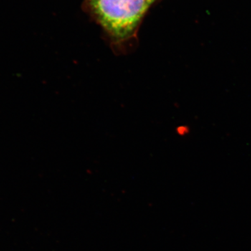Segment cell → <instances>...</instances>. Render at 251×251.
<instances>
[{
  "instance_id": "cell-1",
  "label": "cell",
  "mask_w": 251,
  "mask_h": 251,
  "mask_svg": "<svg viewBox=\"0 0 251 251\" xmlns=\"http://www.w3.org/2000/svg\"><path fill=\"white\" fill-rule=\"evenodd\" d=\"M159 0H84V9L103 29L116 54L133 50L140 24L150 8Z\"/></svg>"
}]
</instances>
